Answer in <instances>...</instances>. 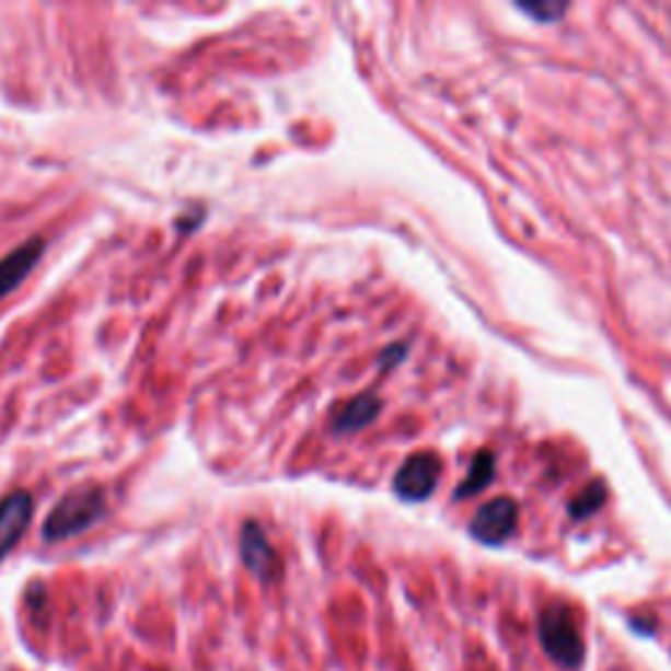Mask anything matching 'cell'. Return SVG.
I'll list each match as a JSON object with an SVG mask.
<instances>
[{"mask_svg":"<svg viewBox=\"0 0 671 671\" xmlns=\"http://www.w3.org/2000/svg\"><path fill=\"white\" fill-rule=\"evenodd\" d=\"M43 250H45V242L35 236L0 261V299L9 297L11 291L32 274V268H35V265L39 263V257H43Z\"/></svg>","mask_w":671,"mask_h":671,"instance_id":"cell-7","label":"cell"},{"mask_svg":"<svg viewBox=\"0 0 671 671\" xmlns=\"http://www.w3.org/2000/svg\"><path fill=\"white\" fill-rule=\"evenodd\" d=\"M603 498H606V488H603V483H593L575 498V504L569 507V511H572V517H588V514H593L598 507H601Z\"/></svg>","mask_w":671,"mask_h":671,"instance_id":"cell-10","label":"cell"},{"mask_svg":"<svg viewBox=\"0 0 671 671\" xmlns=\"http://www.w3.org/2000/svg\"><path fill=\"white\" fill-rule=\"evenodd\" d=\"M537 637L546 656L562 669H577L585 659V640L577 614L567 603H551L537 620Z\"/></svg>","mask_w":671,"mask_h":671,"instance_id":"cell-2","label":"cell"},{"mask_svg":"<svg viewBox=\"0 0 671 671\" xmlns=\"http://www.w3.org/2000/svg\"><path fill=\"white\" fill-rule=\"evenodd\" d=\"M378 409H381V402L373 396L351 398L347 407L338 412L336 430H360L370 420H373V417L378 415Z\"/></svg>","mask_w":671,"mask_h":671,"instance_id":"cell-8","label":"cell"},{"mask_svg":"<svg viewBox=\"0 0 671 671\" xmlns=\"http://www.w3.org/2000/svg\"><path fill=\"white\" fill-rule=\"evenodd\" d=\"M517 528V504L511 498H494L485 507L477 509L470 533L485 546H498L514 533Z\"/></svg>","mask_w":671,"mask_h":671,"instance_id":"cell-4","label":"cell"},{"mask_svg":"<svg viewBox=\"0 0 671 671\" xmlns=\"http://www.w3.org/2000/svg\"><path fill=\"white\" fill-rule=\"evenodd\" d=\"M522 11L533 13L541 22H554L556 16H562L567 11V5H554V3H535V5H522Z\"/></svg>","mask_w":671,"mask_h":671,"instance_id":"cell-11","label":"cell"},{"mask_svg":"<svg viewBox=\"0 0 671 671\" xmlns=\"http://www.w3.org/2000/svg\"><path fill=\"white\" fill-rule=\"evenodd\" d=\"M490 477H494V456H490L488 451H481V454L475 456L473 470H470V475L464 477L460 494H456V496L464 498V496L477 494V490H483L485 485L490 483Z\"/></svg>","mask_w":671,"mask_h":671,"instance_id":"cell-9","label":"cell"},{"mask_svg":"<svg viewBox=\"0 0 671 671\" xmlns=\"http://www.w3.org/2000/svg\"><path fill=\"white\" fill-rule=\"evenodd\" d=\"M105 514V494L100 485H77V488L66 490L61 501L53 507L45 520V541H66L74 537L92 524H97Z\"/></svg>","mask_w":671,"mask_h":671,"instance_id":"cell-1","label":"cell"},{"mask_svg":"<svg viewBox=\"0 0 671 671\" xmlns=\"http://www.w3.org/2000/svg\"><path fill=\"white\" fill-rule=\"evenodd\" d=\"M32 514H35V501L26 490H13L0 501V562L11 554L19 537L26 533Z\"/></svg>","mask_w":671,"mask_h":671,"instance_id":"cell-5","label":"cell"},{"mask_svg":"<svg viewBox=\"0 0 671 671\" xmlns=\"http://www.w3.org/2000/svg\"><path fill=\"white\" fill-rule=\"evenodd\" d=\"M239 546H242V559L247 564V569L255 577H261L263 582H270L278 577V556L274 546L268 543V537L261 528H257L255 522H247L242 530V541H239Z\"/></svg>","mask_w":671,"mask_h":671,"instance_id":"cell-6","label":"cell"},{"mask_svg":"<svg viewBox=\"0 0 671 671\" xmlns=\"http://www.w3.org/2000/svg\"><path fill=\"white\" fill-rule=\"evenodd\" d=\"M438 477H441V460L436 454H428V451H420V454L409 456L402 464V470L396 473L394 488L407 501H423V498H428L436 490Z\"/></svg>","mask_w":671,"mask_h":671,"instance_id":"cell-3","label":"cell"}]
</instances>
